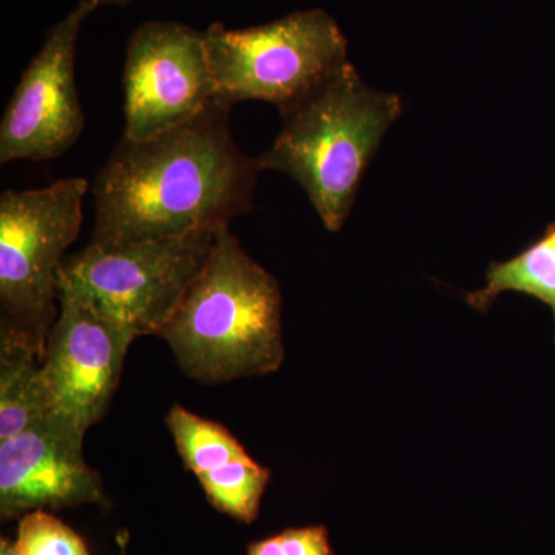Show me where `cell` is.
<instances>
[{"instance_id":"cell-1","label":"cell","mask_w":555,"mask_h":555,"mask_svg":"<svg viewBox=\"0 0 555 555\" xmlns=\"http://www.w3.org/2000/svg\"><path fill=\"white\" fill-rule=\"evenodd\" d=\"M229 105L147 139L122 137L91 192L96 221L91 244L122 246L229 228L254 210L262 169L230 133Z\"/></svg>"},{"instance_id":"cell-2","label":"cell","mask_w":555,"mask_h":555,"mask_svg":"<svg viewBox=\"0 0 555 555\" xmlns=\"http://www.w3.org/2000/svg\"><path fill=\"white\" fill-rule=\"evenodd\" d=\"M280 284L254 261L229 228L159 332L179 367L203 385L261 377L284 361Z\"/></svg>"},{"instance_id":"cell-3","label":"cell","mask_w":555,"mask_h":555,"mask_svg":"<svg viewBox=\"0 0 555 555\" xmlns=\"http://www.w3.org/2000/svg\"><path fill=\"white\" fill-rule=\"evenodd\" d=\"M403 113L398 94L369 87L352 62L280 112L281 129L258 156L262 171L301 185L328 232L345 225L379 144Z\"/></svg>"},{"instance_id":"cell-4","label":"cell","mask_w":555,"mask_h":555,"mask_svg":"<svg viewBox=\"0 0 555 555\" xmlns=\"http://www.w3.org/2000/svg\"><path fill=\"white\" fill-rule=\"evenodd\" d=\"M204 36L218 100L229 107L264 101L283 112L350 62L346 36L324 10L243 30L214 22Z\"/></svg>"},{"instance_id":"cell-5","label":"cell","mask_w":555,"mask_h":555,"mask_svg":"<svg viewBox=\"0 0 555 555\" xmlns=\"http://www.w3.org/2000/svg\"><path fill=\"white\" fill-rule=\"evenodd\" d=\"M89 190L87 179L67 178L0 196L2 327L25 332L43 347L60 313L57 273L82 228Z\"/></svg>"},{"instance_id":"cell-6","label":"cell","mask_w":555,"mask_h":555,"mask_svg":"<svg viewBox=\"0 0 555 555\" xmlns=\"http://www.w3.org/2000/svg\"><path fill=\"white\" fill-rule=\"evenodd\" d=\"M217 232L122 246L89 243L64 259L57 288L89 302L137 337H158L210 257Z\"/></svg>"},{"instance_id":"cell-7","label":"cell","mask_w":555,"mask_h":555,"mask_svg":"<svg viewBox=\"0 0 555 555\" xmlns=\"http://www.w3.org/2000/svg\"><path fill=\"white\" fill-rule=\"evenodd\" d=\"M124 137H156L195 118L218 100L204 33L150 21L131 33L122 75Z\"/></svg>"},{"instance_id":"cell-8","label":"cell","mask_w":555,"mask_h":555,"mask_svg":"<svg viewBox=\"0 0 555 555\" xmlns=\"http://www.w3.org/2000/svg\"><path fill=\"white\" fill-rule=\"evenodd\" d=\"M96 9V0H80L51 28L25 68L0 122L2 166L57 158L82 134L86 118L76 89V47L83 22Z\"/></svg>"},{"instance_id":"cell-9","label":"cell","mask_w":555,"mask_h":555,"mask_svg":"<svg viewBox=\"0 0 555 555\" xmlns=\"http://www.w3.org/2000/svg\"><path fill=\"white\" fill-rule=\"evenodd\" d=\"M60 313L47 338L42 382L49 415L83 433L107 414L137 335L89 302L60 291Z\"/></svg>"},{"instance_id":"cell-10","label":"cell","mask_w":555,"mask_h":555,"mask_svg":"<svg viewBox=\"0 0 555 555\" xmlns=\"http://www.w3.org/2000/svg\"><path fill=\"white\" fill-rule=\"evenodd\" d=\"M86 434L67 420L47 415L20 436L0 441L2 518L100 502V474L83 459Z\"/></svg>"},{"instance_id":"cell-11","label":"cell","mask_w":555,"mask_h":555,"mask_svg":"<svg viewBox=\"0 0 555 555\" xmlns=\"http://www.w3.org/2000/svg\"><path fill=\"white\" fill-rule=\"evenodd\" d=\"M46 347L25 332L0 327V441L49 415L42 382Z\"/></svg>"},{"instance_id":"cell-12","label":"cell","mask_w":555,"mask_h":555,"mask_svg":"<svg viewBox=\"0 0 555 555\" xmlns=\"http://www.w3.org/2000/svg\"><path fill=\"white\" fill-rule=\"evenodd\" d=\"M505 292H517L543 302L553 312L555 323V221L516 257L492 261L485 286L466 294L465 301L477 312H488Z\"/></svg>"},{"instance_id":"cell-13","label":"cell","mask_w":555,"mask_h":555,"mask_svg":"<svg viewBox=\"0 0 555 555\" xmlns=\"http://www.w3.org/2000/svg\"><path fill=\"white\" fill-rule=\"evenodd\" d=\"M166 425L184 466L195 476L248 456L229 429L179 404L170 409Z\"/></svg>"},{"instance_id":"cell-14","label":"cell","mask_w":555,"mask_h":555,"mask_svg":"<svg viewBox=\"0 0 555 555\" xmlns=\"http://www.w3.org/2000/svg\"><path fill=\"white\" fill-rule=\"evenodd\" d=\"M196 478L215 509L243 524H251L257 520L262 495L268 489L270 469L248 455Z\"/></svg>"},{"instance_id":"cell-15","label":"cell","mask_w":555,"mask_h":555,"mask_svg":"<svg viewBox=\"0 0 555 555\" xmlns=\"http://www.w3.org/2000/svg\"><path fill=\"white\" fill-rule=\"evenodd\" d=\"M16 546L22 555H90L83 540L47 511L22 516Z\"/></svg>"},{"instance_id":"cell-16","label":"cell","mask_w":555,"mask_h":555,"mask_svg":"<svg viewBox=\"0 0 555 555\" xmlns=\"http://www.w3.org/2000/svg\"><path fill=\"white\" fill-rule=\"evenodd\" d=\"M246 555H334V551L324 526H306L251 543Z\"/></svg>"},{"instance_id":"cell-17","label":"cell","mask_w":555,"mask_h":555,"mask_svg":"<svg viewBox=\"0 0 555 555\" xmlns=\"http://www.w3.org/2000/svg\"><path fill=\"white\" fill-rule=\"evenodd\" d=\"M0 555H22L17 550L16 542H11L10 539L2 537L0 539Z\"/></svg>"},{"instance_id":"cell-18","label":"cell","mask_w":555,"mask_h":555,"mask_svg":"<svg viewBox=\"0 0 555 555\" xmlns=\"http://www.w3.org/2000/svg\"><path fill=\"white\" fill-rule=\"evenodd\" d=\"M98 5H119L126 7L129 3L133 2V0H96Z\"/></svg>"}]
</instances>
